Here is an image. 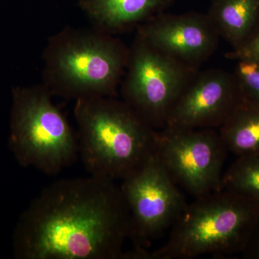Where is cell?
<instances>
[{
  "label": "cell",
  "instance_id": "5bb4252c",
  "mask_svg": "<svg viewBox=\"0 0 259 259\" xmlns=\"http://www.w3.org/2000/svg\"><path fill=\"white\" fill-rule=\"evenodd\" d=\"M222 189L233 191L259 203V153L238 156L223 173Z\"/></svg>",
  "mask_w": 259,
  "mask_h": 259
},
{
  "label": "cell",
  "instance_id": "3957f363",
  "mask_svg": "<svg viewBox=\"0 0 259 259\" xmlns=\"http://www.w3.org/2000/svg\"><path fill=\"white\" fill-rule=\"evenodd\" d=\"M129 49L98 29L66 27L49 37L44 52L42 84L68 100L115 97Z\"/></svg>",
  "mask_w": 259,
  "mask_h": 259
},
{
  "label": "cell",
  "instance_id": "52a82bcc",
  "mask_svg": "<svg viewBox=\"0 0 259 259\" xmlns=\"http://www.w3.org/2000/svg\"><path fill=\"white\" fill-rule=\"evenodd\" d=\"M228 152L213 128L156 131L155 154L175 183L194 198L222 189Z\"/></svg>",
  "mask_w": 259,
  "mask_h": 259
},
{
  "label": "cell",
  "instance_id": "ba28073f",
  "mask_svg": "<svg viewBox=\"0 0 259 259\" xmlns=\"http://www.w3.org/2000/svg\"><path fill=\"white\" fill-rule=\"evenodd\" d=\"M122 181L131 220L129 239L134 247L148 248L176 222L187 204L185 196L155 153Z\"/></svg>",
  "mask_w": 259,
  "mask_h": 259
},
{
  "label": "cell",
  "instance_id": "8fae6325",
  "mask_svg": "<svg viewBox=\"0 0 259 259\" xmlns=\"http://www.w3.org/2000/svg\"><path fill=\"white\" fill-rule=\"evenodd\" d=\"M168 0H79L94 28L112 34L144 23Z\"/></svg>",
  "mask_w": 259,
  "mask_h": 259
},
{
  "label": "cell",
  "instance_id": "9a60e30c",
  "mask_svg": "<svg viewBox=\"0 0 259 259\" xmlns=\"http://www.w3.org/2000/svg\"><path fill=\"white\" fill-rule=\"evenodd\" d=\"M236 76L243 100L259 107V64L249 61H238Z\"/></svg>",
  "mask_w": 259,
  "mask_h": 259
},
{
  "label": "cell",
  "instance_id": "6da1fadb",
  "mask_svg": "<svg viewBox=\"0 0 259 259\" xmlns=\"http://www.w3.org/2000/svg\"><path fill=\"white\" fill-rule=\"evenodd\" d=\"M131 220L120 186L90 175L53 182L19 218V259H121Z\"/></svg>",
  "mask_w": 259,
  "mask_h": 259
},
{
  "label": "cell",
  "instance_id": "9c48e42d",
  "mask_svg": "<svg viewBox=\"0 0 259 259\" xmlns=\"http://www.w3.org/2000/svg\"><path fill=\"white\" fill-rule=\"evenodd\" d=\"M238 83L221 71L204 73L187 83L172 106L165 127H221L243 102Z\"/></svg>",
  "mask_w": 259,
  "mask_h": 259
},
{
  "label": "cell",
  "instance_id": "4fadbf2b",
  "mask_svg": "<svg viewBox=\"0 0 259 259\" xmlns=\"http://www.w3.org/2000/svg\"><path fill=\"white\" fill-rule=\"evenodd\" d=\"M219 134L228 151L238 156L259 153V107L243 100L226 122Z\"/></svg>",
  "mask_w": 259,
  "mask_h": 259
},
{
  "label": "cell",
  "instance_id": "2e32d148",
  "mask_svg": "<svg viewBox=\"0 0 259 259\" xmlns=\"http://www.w3.org/2000/svg\"><path fill=\"white\" fill-rule=\"evenodd\" d=\"M232 59L252 61L259 64V28L230 54Z\"/></svg>",
  "mask_w": 259,
  "mask_h": 259
},
{
  "label": "cell",
  "instance_id": "30bf717a",
  "mask_svg": "<svg viewBox=\"0 0 259 259\" xmlns=\"http://www.w3.org/2000/svg\"><path fill=\"white\" fill-rule=\"evenodd\" d=\"M138 35L184 65L212 54L218 33L208 17L197 14L155 17L138 27Z\"/></svg>",
  "mask_w": 259,
  "mask_h": 259
},
{
  "label": "cell",
  "instance_id": "e0dca14e",
  "mask_svg": "<svg viewBox=\"0 0 259 259\" xmlns=\"http://www.w3.org/2000/svg\"><path fill=\"white\" fill-rule=\"evenodd\" d=\"M246 258L259 259V218L249 243L243 253Z\"/></svg>",
  "mask_w": 259,
  "mask_h": 259
},
{
  "label": "cell",
  "instance_id": "5b68a950",
  "mask_svg": "<svg viewBox=\"0 0 259 259\" xmlns=\"http://www.w3.org/2000/svg\"><path fill=\"white\" fill-rule=\"evenodd\" d=\"M44 84L16 88L10 117L9 148L20 166L55 175L79 155L77 134Z\"/></svg>",
  "mask_w": 259,
  "mask_h": 259
},
{
  "label": "cell",
  "instance_id": "7a4b0ae2",
  "mask_svg": "<svg viewBox=\"0 0 259 259\" xmlns=\"http://www.w3.org/2000/svg\"><path fill=\"white\" fill-rule=\"evenodd\" d=\"M74 113L79 155L90 175L122 180L154 154L156 130L124 100L79 99Z\"/></svg>",
  "mask_w": 259,
  "mask_h": 259
},
{
  "label": "cell",
  "instance_id": "8992f818",
  "mask_svg": "<svg viewBox=\"0 0 259 259\" xmlns=\"http://www.w3.org/2000/svg\"><path fill=\"white\" fill-rule=\"evenodd\" d=\"M124 101L153 129L166 125L168 113L187 84L185 65L137 35L129 49Z\"/></svg>",
  "mask_w": 259,
  "mask_h": 259
},
{
  "label": "cell",
  "instance_id": "7c38bea8",
  "mask_svg": "<svg viewBox=\"0 0 259 259\" xmlns=\"http://www.w3.org/2000/svg\"><path fill=\"white\" fill-rule=\"evenodd\" d=\"M209 20L218 35L239 47L254 30L259 0H211Z\"/></svg>",
  "mask_w": 259,
  "mask_h": 259
},
{
  "label": "cell",
  "instance_id": "277c9868",
  "mask_svg": "<svg viewBox=\"0 0 259 259\" xmlns=\"http://www.w3.org/2000/svg\"><path fill=\"white\" fill-rule=\"evenodd\" d=\"M259 218V203L221 189L187 204L166 243L148 259H192L243 253Z\"/></svg>",
  "mask_w": 259,
  "mask_h": 259
}]
</instances>
